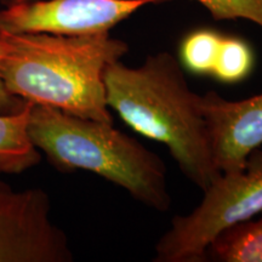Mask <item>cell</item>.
<instances>
[{"mask_svg": "<svg viewBox=\"0 0 262 262\" xmlns=\"http://www.w3.org/2000/svg\"><path fill=\"white\" fill-rule=\"evenodd\" d=\"M27 101H24L22 98L16 97L11 95L5 89L4 84L0 79V113H15L25 107Z\"/></svg>", "mask_w": 262, "mask_h": 262, "instance_id": "13", "label": "cell"}, {"mask_svg": "<svg viewBox=\"0 0 262 262\" xmlns=\"http://www.w3.org/2000/svg\"><path fill=\"white\" fill-rule=\"evenodd\" d=\"M70 239L51 219L42 188L16 189L0 180V262H72Z\"/></svg>", "mask_w": 262, "mask_h": 262, "instance_id": "5", "label": "cell"}, {"mask_svg": "<svg viewBox=\"0 0 262 262\" xmlns=\"http://www.w3.org/2000/svg\"><path fill=\"white\" fill-rule=\"evenodd\" d=\"M201 106L217 169H244L250 153L262 145V93L231 101L209 91L202 95Z\"/></svg>", "mask_w": 262, "mask_h": 262, "instance_id": "7", "label": "cell"}, {"mask_svg": "<svg viewBox=\"0 0 262 262\" xmlns=\"http://www.w3.org/2000/svg\"><path fill=\"white\" fill-rule=\"evenodd\" d=\"M205 261L262 262V219H251L222 231L206 249Z\"/></svg>", "mask_w": 262, "mask_h": 262, "instance_id": "9", "label": "cell"}, {"mask_svg": "<svg viewBox=\"0 0 262 262\" xmlns=\"http://www.w3.org/2000/svg\"><path fill=\"white\" fill-rule=\"evenodd\" d=\"M26 2H32V0H0V4L5 8V6L21 4V3H26ZM157 2H163V0H150V3H157Z\"/></svg>", "mask_w": 262, "mask_h": 262, "instance_id": "14", "label": "cell"}, {"mask_svg": "<svg viewBox=\"0 0 262 262\" xmlns=\"http://www.w3.org/2000/svg\"><path fill=\"white\" fill-rule=\"evenodd\" d=\"M32 104L27 102L15 113H0V173H21L40 163V150L28 135Z\"/></svg>", "mask_w": 262, "mask_h": 262, "instance_id": "8", "label": "cell"}, {"mask_svg": "<svg viewBox=\"0 0 262 262\" xmlns=\"http://www.w3.org/2000/svg\"><path fill=\"white\" fill-rule=\"evenodd\" d=\"M106 100L127 126L168 147L183 175L202 191L221 171L216 166L202 111V95L186 80L170 52L148 55L139 67L122 60L104 71Z\"/></svg>", "mask_w": 262, "mask_h": 262, "instance_id": "1", "label": "cell"}, {"mask_svg": "<svg viewBox=\"0 0 262 262\" xmlns=\"http://www.w3.org/2000/svg\"><path fill=\"white\" fill-rule=\"evenodd\" d=\"M189 214L172 219L156 244V262H204L206 249L222 231L262 212V150L248 157L244 169L221 172Z\"/></svg>", "mask_w": 262, "mask_h": 262, "instance_id": "4", "label": "cell"}, {"mask_svg": "<svg viewBox=\"0 0 262 262\" xmlns=\"http://www.w3.org/2000/svg\"><path fill=\"white\" fill-rule=\"evenodd\" d=\"M222 40L220 32L198 28L187 33L180 44V61L188 72L196 75H211Z\"/></svg>", "mask_w": 262, "mask_h": 262, "instance_id": "11", "label": "cell"}, {"mask_svg": "<svg viewBox=\"0 0 262 262\" xmlns=\"http://www.w3.org/2000/svg\"><path fill=\"white\" fill-rule=\"evenodd\" d=\"M127 51L129 45L110 33L66 37L0 29V79L27 102L113 124L103 75Z\"/></svg>", "mask_w": 262, "mask_h": 262, "instance_id": "2", "label": "cell"}, {"mask_svg": "<svg viewBox=\"0 0 262 262\" xmlns=\"http://www.w3.org/2000/svg\"><path fill=\"white\" fill-rule=\"evenodd\" d=\"M255 66L253 48L243 38L222 35L212 77L224 84H237L247 79Z\"/></svg>", "mask_w": 262, "mask_h": 262, "instance_id": "10", "label": "cell"}, {"mask_svg": "<svg viewBox=\"0 0 262 262\" xmlns=\"http://www.w3.org/2000/svg\"><path fill=\"white\" fill-rule=\"evenodd\" d=\"M28 135L57 171L94 172L153 210L171 208L162 158L113 124L32 104Z\"/></svg>", "mask_w": 262, "mask_h": 262, "instance_id": "3", "label": "cell"}, {"mask_svg": "<svg viewBox=\"0 0 262 262\" xmlns=\"http://www.w3.org/2000/svg\"><path fill=\"white\" fill-rule=\"evenodd\" d=\"M150 0H32L0 10V29L66 37L107 34Z\"/></svg>", "mask_w": 262, "mask_h": 262, "instance_id": "6", "label": "cell"}, {"mask_svg": "<svg viewBox=\"0 0 262 262\" xmlns=\"http://www.w3.org/2000/svg\"><path fill=\"white\" fill-rule=\"evenodd\" d=\"M216 21L243 18L262 29V0H195Z\"/></svg>", "mask_w": 262, "mask_h": 262, "instance_id": "12", "label": "cell"}]
</instances>
